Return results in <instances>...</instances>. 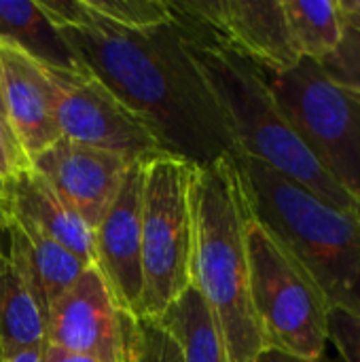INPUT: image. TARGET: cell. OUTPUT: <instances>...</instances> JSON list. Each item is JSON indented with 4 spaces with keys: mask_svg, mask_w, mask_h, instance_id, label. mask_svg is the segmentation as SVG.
Masks as SVG:
<instances>
[{
    "mask_svg": "<svg viewBox=\"0 0 360 362\" xmlns=\"http://www.w3.org/2000/svg\"><path fill=\"white\" fill-rule=\"evenodd\" d=\"M23 168H30L28 157L23 155L13 132L4 123H0V174L4 178H11Z\"/></svg>",
    "mask_w": 360,
    "mask_h": 362,
    "instance_id": "obj_24",
    "label": "cell"
},
{
    "mask_svg": "<svg viewBox=\"0 0 360 362\" xmlns=\"http://www.w3.org/2000/svg\"><path fill=\"white\" fill-rule=\"evenodd\" d=\"M174 25L187 57L204 78L229 127L236 155L265 163L329 206L360 218V202L306 146L280 108L267 74L208 32L185 23Z\"/></svg>",
    "mask_w": 360,
    "mask_h": 362,
    "instance_id": "obj_2",
    "label": "cell"
},
{
    "mask_svg": "<svg viewBox=\"0 0 360 362\" xmlns=\"http://www.w3.org/2000/svg\"><path fill=\"white\" fill-rule=\"evenodd\" d=\"M159 322L176 339L182 362H229L214 318L195 286H189Z\"/></svg>",
    "mask_w": 360,
    "mask_h": 362,
    "instance_id": "obj_18",
    "label": "cell"
},
{
    "mask_svg": "<svg viewBox=\"0 0 360 362\" xmlns=\"http://www.w3.org/2000/svg\"><path fill=\"white\" fill-rule=\"evenodd\" d=\"M144 161H134L119 195L93 229L95 267L119 310L140 318L142 305V174Z\"/></svg>",
    "mask_w": 360,
    "mask_h": 362,
    "instance_id": "obj_11",
    "label": "cell"
},
{
    "mask_svg": "<svg viewBox=\"0 0 360 362\" xmlns=\"http://www.w3.org/2000/svg\"><path fill=\"white\" fill-rule=\"evenodd\" d=\"M47 305L13 246L0 252V348L2 354L47 344Z\"/></svg>",
    "mask_w": 360,
    "mask_h": 362,
    "instance_id": "obj_15",
    "label": "cell"
},
{
    "mask_svg": "<svg viewBox=\"0 0 360 362\" xmlns=\"http://www.w3.org/2000/svg\"><path fill=\"white\" fill-rule=\"evenodd\" d=\"M132 163L134 161L117 153L68 140H57L30 161V165L91 229L98 227L112 206Z\"/></svg>",
    "mask_w": 360,
    "mask_h": 362,
    "instance_id": "obj_12",
    "label": "cell"
},
{
    "mask_svg": "<svg viewBox=\"0 0 360 362\" xmlns=\"http://www.w3.org/2000/svg\"><path fill=\"white\" fill-rule=\"evenodd\" d=\"M342 8L348 19L360 25V0H342Z\"/></svg>",
    "mask_w": 360,
    "mask_h": 362,
    "instance_id": "obj_28",
    "label": "cell"
},
{
    "mask_svg": "<svg viewBox=\"0 0 360 362\" xmlns=\"http://www.w3.org/2000/svg\"><path fill=\"white\" fill-rule=\"evenodd\" d=\"M45 362H106L95 358V356H85V354H74V352H66L59 348H53L47 344V352H45Z\"/></svg>",
    "mask_w": 360,
    "mask_h": 362,
    "instance_id": "obj_27",
    "label": "cell"
},
{
    "mask_svg": "<svg viewBox=\"0 0 360 362\" xmlns=\"http://www.w3.org/2000/svg\"><path fill=\"white\" fill-rule=\"evenodd\" d=\"M85 6L106 23L129 30L151 32L172 23L166 0H83Z\"/></svg>",
    "mask_w": 360,
    "mask_h": 362,
    "instance_id": "obj_20",
    "label": "cell"
},
{
    "mask_svg": "<svg viewBox=\"0 0 360 362\" xmlns=\"http://www.w3.org/2000/svg\"><path fill=\"white\" fill-rule=\"evenodd\" d=\"M250 299L263 350L323 356L331 305L297 259L252 216L246 223Z\"/></svg>",
    "mask_w": 360,
    "mask_h": 362,
    "instance_id": "obj_5",
    "label": "cell"
},
{
    "mask_svg": "<svg viewBox=\"0 0 360 362\" xmlns=\"http://www.w3.org/2000/svg\"><path fill=\"white\" fill-rule=\"evenodd\" d=\"M320 66L339 87L360 95V25L346 17L339 47Z\"/></svg>",
    "mask_w": 360,
    "mask_h": 362,
    "instance_id": "obj_22",
    "label": "cell"
},
{
    "mask_svg": "<svg viewBox=\"0 0 360 362\" xmlns=\"http://www.w3.org/2000/svg\"><path fill=\"white\" fill-rule=\"evenodd\" d=\"M45 352H47V344H40L34 348L2 354V362H45Z\"/></svg>",
    "mask_w": 360,
    "mask_h": 362,
    "instance_id": "obj_26",
    "label": "cell"
},
{
    "mask_svg": "<svg viewBox=\"0 0 360 362\" xmlns=\"http://www.w3.org/2000/svg\"><path fill=\"white\" fill-rule=\"evenodd\" d=\"M0 123H4L8 127V123H6V110H4V100H2V76H0Z\"/></svg>",
    "mask_w": 360,
    "mask_h": 362,
    "instance_id": "obj_30",
    "label": "cell"
},
{
    "mask_svg": "<svg viewBox=\"0 0 360 362\" xmlns=\"http://www.w3.org/2000/svg\"><path fill=\"white\" fill-rule=\"evenodd\" d=\"M15 216L40 229L47 238L68 248L87 265L95 263L93 229L55 193L30 165L6 178V197L0 216Z\"/></svg>",
    "mask_w": 360,
    "mask_h": 362,
    "instance_id": "obj_14",
    "label": "cell"
},
{
    "mask_svg": "<svg viewBox=\"0 0 360 362\" xmlns=\"http://www.w3.org/2000/svg\"><path fill=\"white\" fill-rule=\"evenodd\" d=\"M0 362H2V348H0Z\"/></svg>",
    "mask_w": 360,
    "mask_h": 362,
    "instance_id": "obj_32",
    "label": "cell"
},
{
    "mask_svg": "<svg viewBox=\"0 0 360 362\" xmlns=\"http://www.w3.org/2000/svg\"><path fill=\"white\" fill-rule=\"evenodd\" d=\"M2 218H4V223L8 227L11 242L19 250V255L23 257L34 282H36V286H38V291L42 295L47 312H49L51 305L91 265L81 261L76 255H72L62 244L47 238L34 225H30L25 221H19L15 216H6V214H2Z\"/></svg>",
    "mask_w": 360,
    "mask_h": 362,
    "instance_id": "obj_16",
    "label": "cell"
},
{
    "mask_svg": "<svg viewBox=\"0 0 360 362\" xmlns=\"http://www.w3.org/2000/svg\"><path fill=\"white\" fill-rule=\"evenodd\" d=\"M47 72L53 85V108L62 140L117 153L129 161L161 155L149 127L85 68H47Z\"/></svg>",
    "mask_w": 360,
    "mask_h": 362,
    "instance_id": "obj_8",
    "label": "cell"
},
{
    "mask_svg": "<svg viewBox=\"0 0 360 362\" xmlns=\"http://www.w3.org/2000/svg\"><path fill=\"white\" fill-rule=\"evenodd\" d=\"M0 76L6 123L28 161L62 140L49 72L34 57L0 42Z\"/></svg>",
    "mask_w": 360,
    "mask_h": 362,
    "instance_id": "obj_13",
    "label": "cell"
},
{
    "mask_svg": "<svg viewBox=\"0 0 360 362\" xmlns=\"http://www.w3.org/2000/svg\"><path fill=\"white\" fill-rule=\"evenodd\" d=\"M282 8L301 57L323 62L339 47L346 25L342 0H282Z\"/></svg>",
    "mask_w": 360,
    "mask_h": 362,
    "instance_id": "obj_19",
    "label": "cell"
},
{
    "mask_svg": "<svg viewBox=\"0 0 360 362\" xmlns=\"http://www.w3.org/2000/svg\"><path fill=\"white\" fill-rule=\"evenodd\" d=\"M59 32L81 68L149 127L161 153L193 165L236 155L229 127L174 23L129 32L91 13L85 25Z\"/></svg>",
    "mask_w": 360,
    "mask_h": 362,
    "instance_id": "obj_1",
    "label": "cell"
},
{
    "mask_svg": "<svg viewBox=\"0 0 360 362\" xmlns=\"http://www.w3.org/2000/svg\"><path fill=\"white\" fill-rule=\"evenodd\" d=\"M255 362H342L335 361V358H329L327 354L323 356H316V358H303V356H293V354H286V352H280V350H261L257 361Z\"/></svg>",
    "mask_w": 360,
    "mask_h": 362,
    "instance_id": "obj_25",
    "label": "cell"
},
{
    "mask_svg": "<svg viewBox=\"0 0 360 362\" xmlns=\"http://www.w3.org/2000/svg\"><path fill=\"white\" fill-rule=\"evenodd\" d=\"M329 341L337 348L342 362H360V316L331 310Z\"/></svg>",
    "mask_w": 360,
    "mask_h": 362,
    "instance_id": "obj_23",
    "label": "cell"
},
{
    "mask_svg": "<svg viewBox=\"0 0 360 362\" xmlns=\"http://www.w3.org/2000/svg\"><path fill=\"white\" fill-rule=\"evenodd\" d=\"M132 316L121 312L95 265L51 305L47 344L66 352L121 362Z\"/></svg>",
    "mask_w": 360,
    "mask_h": 362,
    "instance_id": "obj_10",
    "label": "cell"
},
{
    "mask_svg": "<svg viewBox=\"0 0 360 362\" xmlns=\"http://www.w3.org/2000/svg\"><path fill=\"white\" fill-rule=\"evenodd\" d=\"M4 197H6V178L0 174V212L4 208Z\"/></svg>",
    "mask_w": 360,
    "mask_h": 362,
    "instance_id": "obj_31",
    "label": "cell"
},
{
    "mask_svg": "<svg viewBox=\"0 0 360 362\" xmlns=\"http://www.w3.org/2000/svg\"><path fill=\"white\" fill-rule=\"evenodd\" d=\"M172 21L199 28L267 74H282L301 59L282 0H166Z\"/></svg>",
    "mask_w": 360,
    "mask_h": 362,
    "instance_id": "obj_9",
    "label": "cell"
},
{
    "mask_svg": "<svg viewBox=\"0 0 360 362\" xmlns=\"http://www.w3.org/2000/svg\"><path fill=\"white\" fill-rule=\"evenodd\" d=\"M0 42L57 70H83L62 32L30 0H0Z\"/></svg>",
    "mask_w": 360,
    "mask_h": 362,
    "instance_id": "obj_17",
    "label": "cell"
},
{
    "mask_svg": "<svg viewBox=\"0 0 360 362\" xmlns=\"http://www.w3.org/2000/svg\"><path fill=\"white\" fill-rule=\"evenodd\" d=\"M121 362H182L172 333L153 318H132Z\"/></svg>",
    "mask_w": 360,
    "mask_h": 362,
    "instance_id": "obj_21",
    "label": "cell"
},
{
    "mask_svg": "<svg viewBox=\"0 0 360 362\" xmlns=\"http://www.w3.org/2000/svg\"><path fill=\"white\" fill-rule=\"evenodd\" d=\"M233 157L252 216L297 259L331 310L360 316V218L257 159Z\"/></svg>",
    "mask_w": 360,
    "mask_h": 362,
    "instance_id": "obj_4",
    "label": "cell"
},
{
    "mask_svg": "<svg viewBox=\"0 0 360 362\" xmlns=\"http://www.w3.org/2000/svg\"><path fill=\"white\" fill-rule=\"evenodd\" d=\"M193 163L174 155L144 161L142 174V305L140 318L159 320L191 286Z\"/></svg>",
    "mask_w": 360,
    "mask_h": 362,
    "instance_id": "obj_6",
    "label": "cell"
},
{
    "mask_svg": "<svg viewBox=\"0 0 360 362\" xmlns=\"http://www.w3.org/2000/svg\"><path fill=\"white\" fill-rule=\"evenodd\" d=\"M267 81L312 155L360 202V95L339 87L320 62L308 57L289 72L267 74Z\"/></svg>",
    "mask_w": 360,
    "mask_h": 362,
    "instance_id": "obj_7",
    "label": "cell"
},
{
    "mask_svg": "<svg viewBox=\"0 0 360 362\" xmlns=\"http://www.w3.org/2000/svg\"><path fill=\"white\" fill-rule=\"evenodd\" d=\"M11 246V235H8V227L4 223V218L0 216V252L6 250Z\"/></svg>",
    "mask_w": 360,
    "mask_h": 362,
    "instance_id": "obj_29",
    "label": "cell"
},
{
    "mask_svg": "<svg viewBox=\"0 0 360 362\" xmlns=\"http://www.w3.org/2000/svg\"><path fill=\"white\" fill-rule=\"evenodd\" d=\"M191 286L208 305L229 362H255L263 350L250 299L244 182L233 155L193 165Z\"/></svg>",
    "mask_w": 360,
    "mask_h": 362,
    "instance_id": "obj_3",
    "label": "cell"
}]
</instances>
